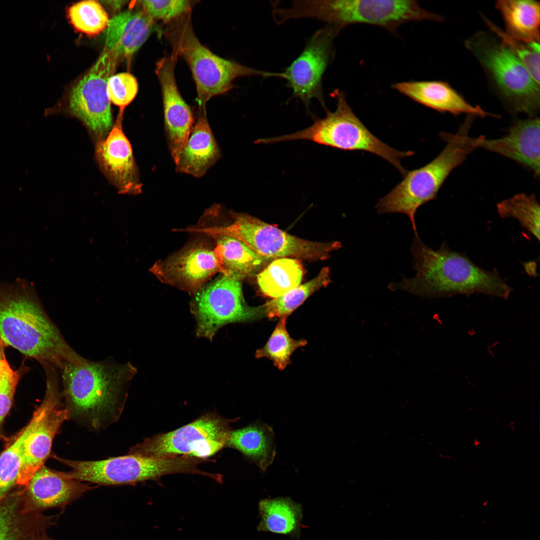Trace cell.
<instances>
[{
  "label": "cell",
  "mask_w": 540,
  "mask_h": 540,
  "mask_svg": "<svg viewBox=\"0 0 540 540\" xmlns=\"http://www.w3.org/2000/svg\"><path fill=\"white\" fill-rule=\"evenodd\" d=\"M150 271L162 282L194 294L212 276L222 273L214 249L202 244H191L157 262Z\"/></svg>",
  "instance_id": "cell-16"
},
{
  "label": "cell",
  "mask_w": 540,
  "mask_h": 540,
  "mask_svg": "<svg viewBox=\"0 0 540 540\" xmlns=\"http://www.w3.org/2000/svg\"><path fill=\"white\" fill-rule=\"evenodd\" d=\"M66 406L76 417L94 427L107 416H116L124 388L136 372L130 364L86 360L60 369Z\"/></svg>",
  "instance_id": "cell-3"
},
{
  "label": "cell",
  "mask_w": 540,
  "mask_h": 540,
  "mask_svg": "<svg viewBox=\"0 0 540 540\" xmlns=\"http://www.w3.org/2000/svg\"><path fill=\"white\" fill-rule=\"evenodd\" d=\"M172 22L166 36L172 45V52L182 57L190 67L196 86L198 110H206V102L211 98L232 90L233 82L238 78H282L281 72L254 68L214 54L196 36L191 12Z\"/></svg>",
  "instance_id": "cell-6"
},
{
  "label": "cell",
  "mask_w": 540,
  "mask_h": 540,
  "mask_svg": "<svg viewBox=\"0 0 540 540\" xmlns=\"http://www.w3.org/2000/svg\"><path fill=\"white\" fill-rule=\"evenodd\" d=\"M215 414L166 433L160 434L133 446L129 454L150 457L180 456L204 459L226 446L232 431L230 423Z\"/></svg>",
  "instance_id": "cell-11"
},
{
  "label": "cell",
  "mask_w": 540,
  "mask_h": 540,
  "mask_svg": "<svg viewBox=\"0 0 540 540\" xmlns=\"http://www.w3.org/2000/svg\"><path fill=\"white\" fill-rule=\"evenodd\" d=\"M58 460L70 468L64 472L69 478L102 485L132 484L171 474L201 472L198 467L200 459L183 456L158 458L129 454L96 461Z\"/></svg>",
  "instance_id": "cell-9"
},
{
  "label": "cell",
  "mask_w": 540,
  "mask_h": 540,
  "mask_svg": "<svg viewBox=\"0 0 540 540\" xmlns=\"http://www.w3.org/2000/svg\"><path fill=\"white\" fill-rule=\"evenodd\" d=\"M506 34L526 43H540V4L534 0H500L496 2Z\"/></svg>",
  "instance_id": "cell-25"
},
{
  "label": "cell",
  "mask_w": 540,
  "mask_h": 540,
  "mask_svg": "<svg viewBox=\"0 0 540 540\" xmlns=\"http://www.w3.org/2000/svg\"><path fill=\"white\" fill-rule=\"evenodd\" d=\"M46 394L36 409L35 424L26 438L16 483L27 485L49 456L53 440L62 424L69 418V412L61 400L57 380L48 372Z\"/></svg>",
  "instance_id": "cell-15"
},
{
  "label": "cell",
  "mask_w": 540,
  "mask_h": 540,
  "mask_svg": "<svg viewBox=\"0 0 540 540\" xmlns=\"http://www.w3.org/2000/svg\"><path fill=\"white\" fill-rule=\"evenodd\" d=\"M126 2V1L123 0H110L103 2L106 3L107 4L109 5L112 8L116 10L120 8Z\"/></svg>",
  "instance_id": "cell-40"
},
{
  "label": "cell",
  "mask_w": 540,
  "mask_h": 540,
  "mask_svg": "<svg viewBox=\"0 0 540 540\" xmlns=\"http://www.w3.org/2000/svg\"><path fill=\"white\" fill-rule=\"evenodd\" d=\"M68 18L78 30L89 35H94L106 30L108 16L98 1L88 0L79 2L68 10Z\"/></svg>",
  "instance_id": "cell-34"
},
{
  "label": "cell",
  "mask_w": 540,
  "mask_h": 540,
  "mask_svg": "<svg viewBox=\"0 0 540 540\" xmlns=\"http://www.w3.org/2000/svg\"><path fill=\"white\" fill-rule=\"evenodd\" d=\"M6 346L0 340V384L12 370L6 360L4 348Z\"/></svg>",
  "instance_id": "cell-39"
},
{
  "label": "cell",
  "mask_w": 540,
  "mask_h": 540,
  "mask_svg": "<svg viewBox=\"0 0 540 540\" xmlns=\"http://www.w3.org/2000/svg\"><path fill=\"white\" fill-rule=\"evenodd\" d=\"M156 28L154 21L142 9L121 12L109 20L105 30V48L120 58H128Z\"/></svg>",
  "instance_id": "cell-23"
},
{
  "label": "cell",
  "mask_w": 540,
  "mask_h": 540,
  "mask_svg": "<svg viewBox=\"0 0 540 540\" xmlns=\"http://www.w3.org/2000/svg\"><path fill=\"white\" fill-rule=\"evenodd\" d=\"M120 58L114 51L105 48L96 62L73 86L70 94L68 106L72 114L98 136L106 134L112 126L107 85Z\"/></svg>",
  "instance_id": "cell-13"
},
{
  "label": "cell",
  "mask_w": 540,
  "mask_h": 540,
  "mask_svg": "<svg viewBox=\"0 0 540 540\" xmlns=\"http://www.w3.org/2000/svg\"><path fill=\"white\" fill-rule=\"evenodd\" d=\"M28 496L34 508L64 506L92 488L69 478L64 472L42 466L27 484Z\"/></svg>",
  "instance_id": "cell-22"
},
{
  "label": "cell",
  "mask_w": 540,
  "mask_h": 540,
  "mask_svg": "<svg viewBox=\"0 0 540 540\" xmlns=\"http://www.w3.org/2000/svg\"><path fill=\"white\" fill-rule=\"evenodd\" d=\"M472 123L466 118L456 133H442L441 136L446 144L440 154L426 166L407 172L404 179L378 202L377 212L405 214L415 236L418 235L415 222L417 210L435 198L452 171L478 148V138L469 136Z\"/></svg>",
  "instance_id": "cell-4"
},
{
  "label": "cell",
  "mask_w": 540,
  "mask_h": 540,
  "mask_svg": "<svg viewBox=\"0 0 540 540\" xmlns=\"http://www.w3.org/2000/svg\"><path fill=\"white\" fill-rule=\"evenodd\" d=\"M22 370H12L0 384V424L10 411Z\"/></svg>",
  "instance_id": "cell-38"
},
{
  "label": "cell",
  "mask_w": 540,
  "mask_h": 540,
  "mask_svg": "<svg viewBox=\"0 0 540 540\" xmlns=\"http://www.w3.org/2000/svg\"><path fill=\"white\" fill-rule=\"evenodd\" d=\"M122 112L108 136L97 144L96 158L101 168L120 193L138 194L142 184L131 144L122 129Z\"/></svg>",
  "instance_id": "cell-18"
},
{
  "label": "cell",
  "mask_w": 540,
  "mask_h": 540,
  "mask_svg": "<svg viewBox=\"0 0 540 540\" xmlns=\"http://www.w3.org/2000/svg\"><path fill=\"white\" fill-rule=\"evenodd\" d=\"M465 47L483 68L492 90L514 112L536 116L540 111V84L516 55L496 36L479 32Z\"/></svg>",
  "instance_id": "cell-5"
},
{
  "label": "cell",
  "mask_w": 540,
  "mask_h": 540,
  "mask_svg": "<svg viewBox=\"0 0 540 540\" xmlns=\"http://www.w3.org/2000/svg\"><path fill=\"white\" fill-rule=\"evenodd\" d=\"M260 517V531L282 534L298 532L302 518L300 505L289 498L261 500L258 504Z\"/></svg>",
  "instance_id": "cell-27"
},
{
  "label": "cell",
  "mask_w": 540,
  "mask_h": 540,
  "mask_svg": "<svg viewBox=\"0 0 540 540\" xmlns=\"http://www.w3.org/2000/svg\"><path fill=\"white\" fill-rule=\"evenodd\" d=\"M303 274V267L299 260L278 258L257 276V282L264 295L274 298L298 286Z\"/></svg>",
  "instance_id": "cell-28"
},
{
  "label": "cell",
  "mask_w": 540,
  "mask_h": 540,
  "mask_svg": "<svg viewBox=\"0 0 540 540\" xmlns=\"http://www.w3.org/2000/svg\"><path fill=\"white\" fill-rule=\"evenodd\" d=\"M286 320L285 318H280L266 343L256 352V358H268L280 370H284L289 364L290 356L295 350L307 344L305 340L290 337L286 330Z\"/></svg>",
  "instance_id": "cell-32"
},
{
  "label": "cell",
  "mask_w": 540,
  "mask_h": 540,
  "mask_svg": "<svg viewBox=\"0 0 540 540\" xmlns=\"http://www.w3.org/2000/svg\"><path fill=\"white\" fill-rule=\"evenodd\" d=\"M496 209L501 218L517 220L538 240H540V205L534 194H516L498 203Z\"/></svg>",
  "instance_id": "cell-31"
},
{
  "label": "cell",
  "mask_w": 540,
  "mask_h": 540,
  "mask_svg": "<svg viewBox=\"0 0 540 540\" xmlns=\"http://www.w3.org/2000/svg\"><path fill=\"white\" fill-rule=\"evenodd\" d=\"M36 418L34 412L26 426L0 454V501L17 482L24 442L35 424Z\"/></svg>",
  "instance_id": "cell-33"
},
{
  "label": "cell",
  "mask_w": 540,
  "mask_h": 540,
  "mask_svg": "<svg viewBox=\"0 0 540 540\" xmlns=\"http://www.w3.org/2000/svg\"><path fill=\"white\" fill-rule=\"evenodd\" d=\"M392 88L412 100L440 112L453 114H466L484 118L498 117L479 106H472L448 82L441 80L408 81L396 82Z\"/></svg>",
  "instance_id": "cell-20"
},
{
  "label": "cell",
  "mask_w": 540,
  "mask_h": 540,
  "mask_svg": "<svg viewBox=\"0 0 540 540\" xmlns=\"http://www.w3.org/2000/svg\"><path fill=\"white\" fill-rule=\"evenodd\" d=\"M540 118L517 120L504 136L496 139L478 136V148L513 160L540 176Z\"/></svg>",
  "instance_id": "cell-19"
},
{
  "label": "cell",
  "mask_w": 540,
  "mask_h": 540,
  "mask_svg": "<svg viewBox=\"0 0 540 540\" xmlns=\"http://www.w3.org/2000/svg\"><path fill=\"white\" fill-rule=\"evenodd\" d=\"M20 500L14 496L0 501V540H34L36 536V522Z\"/></svg>",
  "instance_id": "cell-29"
},
{
  "label": "cell",
  "mask_w": 540,
  "mask_h": 540,
  "mask_svg": "<svg viewBox=\"0 0 540 540\" xmlns=\"http://www.w3.org/2000/svg\"><path fill=\"white\" fill-rule=\"evenodd\" d=\"M296 18L322 21L339 32L350 24L378 26L395 32L402 24L422 20L442 22L444 18L422 8L416 0H298L294 7Z\"/></svg>",
  "instance_id": "cell-7"
},
{
  "label": "cell",
  "mask_w": 540,
  "mask_h": 540,
  "mask_svg": "<svg viewBox=\"0 0 540 540\" xmlns=\"http://www.w3.org/2000/svg\"><path fill=\"white\" fill-rule=\"evenodd\" d=\"M242 280L221 274L194 294L192 308L196 316V335L211 340L222 326L266 316L264 306H248L244 298Z\"/></svg>",
  "instance_id": "cell-12"
},
{
  "label": "cell",
  "mask_w": 540,
  "mask_h": 540,
  "mask_svg": "<svg viewBox=\"0 0 540 540\" xmlns=\"http://www.w3.org/2000/svg\"><path fill=\"white\" fill-rule=\"evenodd\" d=\"M234 222L226 226L201 228L210 236H232L245 243L260 255L268 258L292 257L324 260L342 247L338 241L312 242L291 235L247 214L232 212Z\"/></svg>",
  "instance_id": "cell-10"
},
{
  "label": "cell",
  "mask_w": 540,
  "mask_h": 540,
  "mask_svg": "<svg viewBox=\"0 0 540 540\" xmlns=\"http://www.w3.org/2000/svg\"><path fill=\"white\" fill-rule=\"evenodd\" d=\"M138 90L136 78L128 72L113 74L108 82L107 91L110 102L122 109L132 101Z\"/></svg>",
  "instance_id": "cell-37"
},
{
  "label": "cell",
  "mask_w": 540,
  "mask_h": 540,
  "mask_svg": "<svg viewBox=\"0 0 540 540\" xmlns=\"http://www.w3.org/2000/svg\"><path fill=\"white\" fill-rule=\"evenodd\" d=\"M216 241L214 250L219 259L222 274L242 280L257 271L270 258L264 257L235 238L224 234L210 236Z\"/></svg>",
  "instance_id": "cell-26"
},
{
  "label": "cell",
  "mask_w": 540,
  "mask_h": 540,
  "mask_svg": "<svg viewBox=\"0 0 540 540\" xmlns=\"http://www.w3.org/2000/svg\"><path fill=\"white\" fill-rule=\"evenodd\" d=\"M339 31L326 25L316 31L300 54L283 72V79L292 92L308 109L313 99L326 108L323 76L334 56V41Z\"/></svg>",
  "instance_id": "cell-14"
},
{
  "label": "cell",
  "mask_w": 540,
  "mask_h": 540,
  "mask_svg": "<svg viewBox=\"0 0 540 540\" xmlns=\"http://www.w3.org/2000/svg\"><path fill=\"white\" fill-rule=\"evenodd\" d=\"M226 446L239 450L262 472L272 463L276 454L272 428L259 420L232 430Z\"/></svg>",
  "instance_id": "cell-24"
},
{
  "label": "cell",
  "mask_w": 540,
  "mask_h": 540,
  "mask_svg": "<svg viewBox=\"0 0 540 540\" xmlns=\"http://www.w3.org/2000/svg\"><path fill=\"white\" fill-rule=\"evenodd\" d=\"M482 19L493 32L516 55L534 81L540 84V43L516 40L484 15Z\"/></svg>",
  "instance_id": "cell-35"
},
{
  "label": "cell",
  "mask_w": 540,
  "mask_h": 540,
  "mask_svg": "<svg viewBox=\"0 0 540 540\" xmlns=\"http://www.w3.org/2000/svg\"><path fill=\"white\" fill-rule=\"evenodd\" d=\"M220 156V150L211 130L206 111L198 110L188 140L174 162L176 170L201 178Z\"/></svg>",
  "instance_id": "cell-21"
},
{
  "label": "cell",
  "mask_w": 540,
  "mask_h": 540,
  "mask_svg": "<svg viewBox=\"0 0 540 540\" xmlns=\"http://www.w3.org/2000/svg\"><path fill=\"white\" fill-rule=\"evenodd\" d=\"M34 540H53L44 533L38 536Z\"/></svg>",
  "instance_id": "cell-41"
},
{
  "label": "cell",
  "mask_w": 540,
  "mask_h": 540,
  "mask_svg": "<svg viewBox=\"0 0 540 540\" xmlns=\"http://www.w3.org/2000/svg\"><path fill=\"white\" fill-rule=\"evenodd\" d=\"M337 100L334 112H326L322 118L314 117L310 126L296 132L276 136L279 142L308 140L315 143L345 150H363L376 154L389 162L404 176L407 172L402 160L414 152L396 150L374 135L354 114L348 104L344 94L336 90L332 94Z\"/></svg>",
  "instance_id": "cell-8"
},
{
  "label": "cell",
  "mask_w": 540,
  "mask_h": 540,
  "mask_svg": "<svg viewBox=\"0 0 540 540\" xmlns=\"http://www.w3.org/2000/svg\"><path fill=\"white\" fill-rule=\"evenodd\" d=\"M411 252L416 275L390 284L389 288L432 297L479 292L507 298L512 290L496 270L480 268L464 254L450 249L445 242L434 250L415 236Z\"/></svg>",
  "instance_id": "cell-2"
},
{
  "label": "cell",
  "mask_w": 540,
  "mask_h": 540,
  "mask_svg": "<svg viewBox=\"0 0 540 540\" xmlns=\"http://www.w3.org/2000/svg\"><path fill=\"white\" fill-rule=\"evenodd\" d=\"M330 282V268H323L310 280L299 284L282 296L273 298L263 305L266 316L270 318H286L311 294L320 288L326 286Z\"/></svg>",
  "instance_id": "cell-30"
},
{
  "label": "cell",
  "mask_w": 540,
  "mask_h": 540,
  "mask_svg": "<svg viewBox=\"0 0 540 540\" xmlns=\"http://www.w3.org/2000/svg\"><path fill=\"white\" fill-rule=\"evenodd\" d=\"M178 56L174 52L156 64V73L160 84L168 148L175 162L188 140L194 124L190 108L182 96L174 76Z\"/></svg>",
  "instance_id": "cell-17"
},
{
  "label": "cell",
  "mask_w": 540,
  "mask_h": 540,
  "mask_svg": "<svg viewBox=\"0 0 540 540\" xmlns=\"http://www.w3.org/2000/svg\"><path fill=\"white\" fill-rule=\"evenodd\" d=\"M141 9L154 21L172 22L191 12L195 1L188 0H150L138 2Z\"/></svg>",
  "instance_id": "cell-36"
},
{
  "label": "cell",
  "mask_w": 540,
  "mask_h": 540,
  "mask_svg": "<svg viewBox=\"0 0 540 540\" xmlns=\"http://www.w3.org/2000/svg\"><path fill=\"white\" fill-rule=\"evenodd\" d=\"M0 340L44 366L60 369L84 358L68 346L49 318L34 284L21 278L0 282Z\"/></svg>",
  "instance_id": "cell-1"
}]
</instances>
